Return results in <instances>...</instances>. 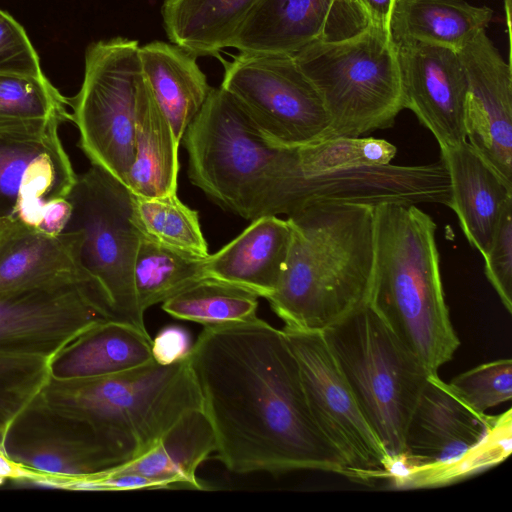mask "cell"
Segmentation results:
<instances>
[{
	"label": "cell",
	"instance_id": "obj_12",
	"mask_svg": "<svg viewBox=\"0 0 512 512\" xmlns=\"http://www.w3.org/2000/svg\"><path fill=\"white\" fill-rule=\"evenodd\" d=\"M223 64L220 87L272 144L297 148L324 139L327 112L293 55L239 53Z\"/></svg>",
	"mask_w": 512,
	"mask_h": 512
},
{
	"label": "cell",
	"instance_id": "obj_1",
	"mask_svg": "<svg viewBox=\"0 0 512 512\" xmlns=\"http://www.w3.org/2000/svg\"><path fill=\"white\" fill-rule=\"evenodd\" d=\"M189 363L216 459L228 470L344 476L343 461L313 419L282 329L258 317L204 326Z\"/></svg>",
	"mask_w": 512,
	"mask_h": 512
},
{
	"label": "cell",
	"instance_id": "obj_14",
	"mask_svg": "<svg viewBox=\"0 0 512 512\" xmlns=\"http://www.w3.org/2000/svg\"><path fill=\"white\" fill-rule=\"evenodd\" d=\"M112 320L87 286L62 283L0 292V351L51 358L79 335Z\"/></svg>",
	"mask_w": 512,
	"mask_h": 512
},
{
	"label": "cell",
	"instance_id": "obj_30",
	"mask_svg": "<svg viewBox=\"0 0 512 512\" xmlns=\"http://www.w3.org/2000/svg\"><path fill=\"white\" fill-rule=\"evenodd\" d=\"M259 296L240 286L205 277L162 303L174 318L203 326L257 317Z\"/></svg>",
	"mask_w": 512,
	"mask_h": 512
},
{
	"label": "cell",
	"instance_id": "obj_24",
	"mask_svg": "<svg viewBox=\"0 0 512 512\" xmlns=\"http://www.w3.org/2000/svg\"><path fill=\"white\" fill-rule=\"evenodd\" d=\"M215 449L214 433L206 415L202 409L194 410L173 425L151 449L105 473L140 475L156 481L162 489L205 490L196 472Z\"/></svg>",
	"mask_w": 512,
	"mask_h": 512
},
{
	"label": "cell",
	"instance_id": "obj_31",
	"mask_svg": "<svg viewBox=\"0 0 512 512\" xmlns=\"http://www.w3.org/2000/svg\"><path fill=\"white\" fill-rule=\"evenodd\" d=\"M133 220L142 235L162 245L201 257L209 255L198 212L176 193L149 198L133 194Z\"/></svg>",
	"mask_w": 512,
	"mask_h": 512
},
{
	"label": "cell",
	"instance_id": "obj_34",
	"mask_svg": "<svg viewBox=\"0 0 512 512\" xmlns=\"http://www.w3.org/2000/svg\"><path fill=\"white\" fill-rule=\"evenodd\" d=\"M396 147L373 137H336L295 148L294 175L390 164Z\"/></svg>",
	"mask_w": 512,
	"mask_h": 512
},
{
	"label": "cell",
	"instance_id": "obj_45",
	"mask_svg": "<svg viewBox=\"0 0 512 512\" xmlns=\"http://www.w3.org/2000/svg\"><path fill=\"white\" fill-rule=\"evenodd\" d=\"M1 228H2V223L0 222V232H1Z\"/></svg>",
	"mask_w": 512,
	"mask_h": 512
},
{
	"label": "cell",
	"instance_id": "obj_9",
	"mask_svg": "<svg viewBox=\"0 0 512 512\" xmlns=\"http://www.w3.org/2000/svg\"><path fill=\"white\" fill-rule=\"evenodd\" d=\"M136 40L114 37L91 43L84 77L68 98L79 146L90 160L128 187L134 158L139 93L146 81Z\"/></svg>",
	"mask_w": 512,
	"mask_h": 512
},
{
	"label": "cell",
	"instance_id": "obj_17",
	"mask_svg": "<svg viewBox=\"0 0 512 512\" xmlns=\"http://www.w3.org/2000/svg\"><path fill=\"white\" fill-rule=\"evenodd\" d=\"M466 72V140L512 186V70L480 31L459 52Z\"/></svg>",
	"mask_w": 512,
	"mask_h": 512
},
{
	"label": "cell",
	"instance_id": "obj_19",
	"mask_svg": "<svg viewBox=\"0 0 512 512\" xmlns=\"http://www.w3.org/2000/svg\"><path fill=\"white\" fill-rule=\"evenodd\" d=\"M499 415L479 413L437 374H430L410 419L405 449L389 481L406 470L449 463L478 444Z\"/></svg>",
	"mask_w": 512,
	"mask_h": 512
},
{
	"label": "cell",
	"instance_id": "obj_20",
	"mask_svg": "<svg viewBox=\"0 0 512 512\" xmlns=\"http://www.w3.org/2000/svg\"><path fill=\"white\" fill-rule=\"evenodd\" d=\"M1 223L0 292L78 283L101 300L78 264L74 232L51 236L18 222Z\"/></svg>",
	"mask_w": 512,
	"mask_h": 512
},
{
	"label": "cell",
	"instance_id": "obj_15",
	"mask_svg": "<svg viewBox=\"0 0 512 512\" xmlns=\"http://www.w3.org/2000/svg\"><path fill=\"white\" fill-rule=\"evenodd\" d=\"M60 124L0 130V222L35 228L45 204L70 192L77 175L61 143Z\"/></svg>",
	"mask_w": 512,
	"mask_h": 512
},
{
	"label": "cell",
	"instance_id": "obj_6",
	"mask_svg": "<svg viewBox=\"0 0 512 512\" xmlns=\"http://www.w3.org/2000/svg\"><path fill=\"white\" fill-rule=\"evenodd\" d=\"M364 416L392 459L430 373L369 303L322 332Z\"/></svg>",
	"mask_w": 512,
	"mask_h": 512
},
{
	"label": "cell",
	"instance_id": "obj_11",
	"mask_svg": "<svg viewBox=\"0 0 512 512\" xmlns=\"http://www.w3.org/2000/svg\"><path fill=\"white\" fill-rule=\"evenodd\" d=\"M299 365L313 419L344 464V476L372 484L389 480L392 459L364 416L322 332L283 327Z\"/></svg>",
	"mask_w": 512,
	"mask_h": 512
},
{
	"label": "cell",
	"instance_id": "obj_43",
	"mask_svg": "<svg viewBox=\"0 0 512 512\" xmlns=\"http://www.w3.org/2000/svg\"><path fill=\"white\" fill-rule=\"evenodd\" d=\"M511 0H504V10H511Z\"/></svg>",
	"mask_w": 512,
	"mask_h": 512
},
{
	"label": "cell",
	"instance_id": "obj_25",
	"mask_svg": "<svg viewBox=\"0 0 512 512\" xmlns=\"http://www.w3.org/2000/svg\"><path fill=\"white\" fill-rule=\"evenodd\" d=\"M139 57L154 98L181 143L212 87L196 56L177 45L153 41L139 47Z\"/></svg>",
	"mask_w": 512,
	"mask_h": 512
},
{
	"label": "cell",
	"instance_id": "obj_27",
	"mask_svg": "<svg viewBox=\"0 0 512 512\" xmlns=\"http://www.w3.org/2000/svg\"><path fill=\"white\" fill-rule=\"evenodd\" d=\"M179 146L146 79L138 98L134 158L128 176L132 194L149 198L176 193Z\"/></svg>",
	"mask_w": 512,
	"mask_h": 512
},
{
	"label": "cell",
	"instance_id": "obj_2",
	"mask_svg": "<svg viewBox=\"0 0 512 512\" xmlns=\"http://www.w3.org/2000/svg\"><path fill=\"white\" fill-rule=\"evenodd\" d=\"M287 216L288 254L266 299L285 328L323 332L369 303L374 207L318 203Z\"/></svg>",
	"mask_w": 512,
	"mask_h": 512
},
{
	"label": "cell",
	"instance_id": "obj_44",
	"mask_svg": "<svg viewBox=\"0 0 512 512\" xmlns=\"http://www.w3.org/2000/svg\"><path fill=\"white\" fill-rule=\"evenodd\" d=\"M2 436H3V432H0V444H1V441H2Z\"/></svg>",
	"mask_w": 512,
	"mask_h": 512
},
{
	"label": "cell",
	"instance_id": "obj_23",
	"mask_svg": "<svg viewBox=\"0 0 512 512\" xmlns=\"http://www.w3.org/2000/svg\"><path fill=\"white\" fill-rule=\"evenodd\" d=\"M148 332L116 320L85 331L49 359L50 377L76 379L124 372L153 360Z\"/></svg>",
	"mask_w": 512,
	"mask_h": 512
},
{
	"label": "cell",
	"instance_id": "obj_18",
	"mask_svg": "<svg viewBox=\"0 0 512 512\" xmlns=\"http://www.w3.org/2000/svg\"><path fill=\"white\" fill-rule=\"evenodd\" d=\"M402 104L435 137L440 149L466 141V72L457 52L414 43L397 46Z\"/></svg>",
	"mask_w": 512,
	"mask_h": 512
},
{
	"label": "cell",
	"instance_id": "obj_41",
	"mask_svg": "<svg viewBox=\"0 0 512 512\" xmlns=\"http://www.w3.org/2000/svg\"><path fill=\"white\" fill-rule=\"evenodd\" d=\"M367 17L369 25L390 32V21L398 0H356Z\"/></svg>",
	"mask_w": 512,
	"mask_h": 512
},
{
	"label": "cell",
	"instance_id": "obj_7",
	"mask_svg": "<svg viewBox=\"0 0 512 512\" xmlns=\"http://www.w3.org/2000/svg\"><path fill=\"white\" fill-rule=\"evenodd\" d=\"M293 56L327 112L323 140L389 128L404 109L398 48L382 28L368 25L346 39L315 43Z\"/></svg>",
	"mask_w": 512,
	"mask_h": 512
},
{
	"label": "cell",
	"instance_id": "obj_36",
	"mask_svg": "<svg viewBox=\"0 0 512 512\" xmlns=\"http://www.w3.org/2000/svg\"><path fill=\"white\" fill-rule=\"evenodd\" d=\"M448 384L472 409L486 413L512 398V360L483 363L455 376Z\"/></svg>",
	"mask_w": 512,
	"mask_h": 512
},
{
	"label": "cell",
	"instance_id": "obj_8",
	"mask_svg": "<svg viewBox=\"0 0 512 512\" xmlns=\"http://www.w3.org/2000/svg\"><path fill=\"white\" fill-rule=\"evenodd\" d=\"M72 213L63 232L78 237L77 260L112 320L148 332L139 307L133 269L141 236L133 220V194L91 164L66 195Z\"/></svg>",
	"mask_w": 512,
	"mask_h": 512
},
{
	"label": "cell",
	"instance_id": "obj_16",
	"mask_svg": "<svg viewBox=\"0 0 512 512\" xmlns=\"http://www.w3.org/2000/svg\"><path fill=\"white\" fill-rule=\"evenodd\" d=\"M369 25L356 0H258L230 47L244 54L294 55L346 39Z\"/></svg>",
	"mask_w": 512,
	"mask_h": 512
},
{
	"label": "cell",
	"instance_id": "obj_37",
	"mask_svg": "<svg viewBox=\"0 0 512 512\" xmlns=\"http://www.w3.org/2000/svg\"><path fill=\"white\" fill-rule=\"evenodd\" d=\"M512 200L502 210L489 249L485 275L508 313L512 312Z\"/></svg>",
	"mask_w": 512,
	"mask_h": 512
},
{
	"label": "cell",
	"instance_id": "obj_4",
	"mask_svg": "<svg viewBox=\"0 0 512 512\" xmlns=\"http://www.w3.org/2000/svg\"><path fill=\"white\" fill-rule=\"evenodd\" d=\"M181 141L191 183L219 206L251 221L275 215L295 148L268 141L226 90L212 88Z\"/></svg>",
	"mask_w": 512,
	"mask_h": 512
},
{
	"label": "cell",
	"instance_id": "obj_5",
	"mask_svg": "<svg viewBox=\"0 0 512 512\" xmlns=\"http://www.w3.org/2000/svg\"><path fill=\"white\" fill-rule=\"evenodd\" d=\"M38 396L108 432L133 458L155 446L186 414L202 409L189 356L169 365L152 360L105 376L49 377Z\"/></svg>",
	"mask_w": 512,
	"mask_h": 512
},
{
	"label": "cell",
	"instance_id": "obj_21",
	"mask_svg": "<svg viewBox=\"0 0 512 512\" xmlns=\"http://www.w3.org/2000/svg\"><path fill=\"white\" fill-rule=\"evenodd\" d=\"M451 184L448 205L469 244L482 256L492 242L500 215L512 200V186L466 140L440 149Z\"/></svg>",
	"mask_w": 512,
	"mask_h": 512
},
{
	"label": "cell",
	"instance_id": "obj_26",
	"mask_svg": "<svg viewBox=\"0 0 512 512\" xmlns=\"http://www.w3.org/2000/svg\"><path fill=\"white\" fill-rule=\"evenodd\" d=\"M493 18L488 6L464 0H398L390 21L397 46L421 43L459 52Z\"/></svg>",
	"mask_w": 512,
	"mask_h": 512
},
{
	"label": "cell",
	"instance_id": "obj_40",
	"mask_svg": "<svg viewBox=\"0 0 512 512\" xmlns=\"http://www.w3.org/2000/svg\"><path fill=\"white\" fill-rule=\"evenodd\" d=\"M71 213L72 205L66 196L54 198L43 207L35 229L51 236L62 234Z\"/></svg>",
	"mask_w": 512,
	"mask_h": 512
},
{
	"label": "cell",
	"instance_id": "obj_10",
	"mask_svg": "<svg viewBox=\"0 0 512 512\" xmlns=\"http://www.w3.org/2000/svg\"><path fill=\"white\" fill-rule=\"evenodd\" d=\"M0 449L59 488L97 477L133 458L106 431L37 396L7 425Z\"/></svg>",
	"mask_w": 512,
	"mask_h": 512
},
{
	"label": "cell",
	"instance_id": "obj_38",
	"mask_svg": "<svg viewBox=\"0 0 512 512\" xmlns=\"http://www.w3.org/2000/svg\"><path fill=\"white\" fill-rule=\"evenodd\" d=\"M0 73L41 76L39 57L24 28L0 10Z\"/></svg>",
	"mask_w": 512,
	"mask_h": 512
},
{
	"label": "cell",
	"instance_id": "obj_35",
	"mask_svg": "<svg viewBox=\"0 0 512 512\" xmlns=\"http://www.w3.org/2000/svg\"><path fill=\"white\" fill-rule=\"evenodd\" d=\"M49 359L0 351V432L43 388L50 377Z\"/></svg>",
	"mask_w": 512,
	"mask_h": 512
},
{
	"label": "cell",
	"instance_id": "obj_22",
	"mask_svg": "<svg viewBox=\"0 0 512 512\" xmlns=\"http://www.w3.org/2000/svg\"><path fill=\"white\" fill-rule=\"evenodd\" d=\"M291 239L289 221L263 215L205 258V277L231 283L267 298L277 287Z\"/></svg>",
	"mask_w": 512,
	"mask_h": 512
},
{
	"label": "cell",
	"instance_id": "obj_33",
	"mask_svg": "<svg viewBox=\"0 0 512 512\" xmlns=\"http://www.w3.org/2000/svg\"><path fill=\"white\" fill-rule=\"evenodd\" d=\"M511 409L499 415L490 432L453 461L426 468L409 469L392 482L398 488L431 487L457 481L505 460L512 448Z\"/></svg>",
	"mask_w": 512,
	"mask_h": 512
},
{
	"label": "cell",
	"instance_id": "obj_39",
	"mask_svg": "<svg viewBox=\"0 0 512 512\" xmlns=\"http://www.w3.org/2000/svg\"><path fill=\"white\" fill-rule=\"evenodd\" d=\"M192 346L187 329L178 325H169L162 328L152 339V358L162 365L173 364L186 359Z\"/></svg>",
	"mask_w": 512,
	"mask_h": 512
},
{
	"label": "cell",
	"instance_id": "obj_32",
	"mask_svg": "<svg viewBox=\"0 0 512 512\" xmlns=\"http://www.w3.org/2000/svg\"><path fill=\"white\" fill-rule=\"evenodd\" d=\"M68 98L43 74L0 73V130L71 121Z\"/></svg>",
	"mask_w": 512,
	"mask_h": 512
},
{
	"label": "cell",
	"instance_id": "obj_42",
	"mask_svg": "<svg viewBox=\"0 0 512 512\" xmlns=\"http://www.w3.org/2000/svg\"><path fill=\"white\" fill-rule=\"evenodd\" d=\"M5 479L40 482L43 477L11 460L0 449V482Z\"/></svg>",
	"mask_w": 512,
	"mask_h": 512
},
{
	"label": "cell",
	"instance_id": "obj_29",
	"mask_svg": "<svg viewBox=\"0 0 512 512\" xmlns=\"http://www.w3.org/2000/svg\"><path fill=\"white\" fill-rule=\"evenodd\" d=\"M206 257L170 248L142 235L133 269L142 312L205 278Z\"/></svg>",
	"mask_w": 512,
	"mask_h": 512
},
{
	"label": "cell",
	"instance_id": "obj_3",
	"mask_svg": "<svg viewBox=\"0 0 512 512\" xmlns=\"http://www.w3.org/2000/svg\"><path fill=\"white\" fill-rule=\"evenodd\" d=\"M436 223L417 205L374 207V272L370 306L433 374L460 340L445 301Z\"/></svg>",
	"mask_w": 512,
	"mask_h": 512
},
{
	"label": "cell",
	"instance_id": "obj_13",
	"mask_svg": "<svg viewBox=\"0 0 512 512\" xmlns=\"http://www.w3.org/2000/svg\"><path fill=\"white\" fill-rule=\"evenodd\" d=\"M451 184L445 164L394 165L335 170L316 175L287 177L281 182L276 215L318 203H386L448 206Z\"/></svg>",
	"mask_w": 512,
	"mask_h": 512
},
{
	"label": "cell",
	"instance_id": "obj_28",
	"mask_svg": "<svg viewBox=\"0 0 512 512\" xmlns=\"http://www.w3.org/2000/svg\"><path fill=\"white\" fill-rule=\"evenodd\" d=\"M258 0H164L163 27L170 42L197 56L217 54Z\"/></svg>",
	"mask_w": 512,
	"mask_h": 512
}]
</instances>
